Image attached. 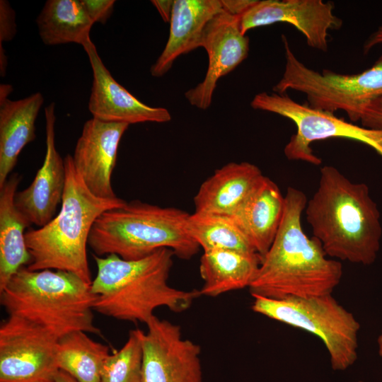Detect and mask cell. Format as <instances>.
I'll return each mask as SVG.
<instances>
[{
  "mask_svg": "<svg viewBox=\"0 0 382 382\" xmlns=\"http://www.w3.org/2000/svg\"><path fill=\"white\" fill-rule=\"evenodd\" d=\"M58 340L38 324L8 315L0 326V382L54 381Z\"/></svg>",
  "mask_w": 382,
  "mask_h": 382,
  "instance_id": "cell-10",
  "label": "cell"
},
{
  "mask_svg": "<svg viewBox=\"0 0 382 382\" xmlns=\"http://www.w3.org/2000/svg\"><path fill=\"white\" fill-rule=\"evenodd\" d=\"M189 214L177 208L141 201L126 202L98 216L88 245L100 257L114 254L135 260L158 249L168 248L177 257L189 260L200 248L187 230Z\"/></svg>",
  "mask_w": 382,
  "mask_h": 382,
  "instance_id": "cell-6",
  "label": "cell"
},
{
  "mask_svg": "<svg viewBox=\"0 0 382 382\" xmlns=\"http://www.w3.org/2000/svg\"><path fill=\"white\" fill-rule=\"evenodd\" d=\"M360 122L364 127L382 129V98L374 100L367 107Z\"/></svg>",
  "mask_w": 382,
  "mask_h": 382,
  "instance_id": "cell-29",
  "label": "cell"
},
{
  "mask_svg": "<svg viewBox=\"0 0 382 382\" xmlns=\"http://www.w3.org/2000/svg\"><path fill=\"white\" fill-rule=\"evenodd\" d=\"M91 284L70 272L23 267L0 292L1 305L8 315L38 324L58 339L74 331L100 335Z\"/></svg>",
  "mask_w": 382,
  "mask_h": 382,
  "instance_id": "cell-5",
  "label": "cell"
},
{
  "mask_svg": "<svg viewBox=\"0 0 382 382\" xmlns=\"http://www.w3.org/2000/svg\"><path fill=\"white\" fill-rule=\"evenodd\" d=\"M285 197L277 185L264 176L231 216L261 257L272 245L281 226Z\"/></svg>",
  "mask_w": 382,
  "mask_h": 382,
  "instance_id": "cell-20",
  "label": "cell"
},
{
  "mask_svg": "<svg viewBox=\"0 0 382 382\" xmlns=\"http://www.w3.org/2000/svg\"><path fill=\"white\" fill-rule=\"evenodd\" d=\"M49 382H54V381H49Z\"/></svg>",
  "mask_w": 382,
  "mask_h": 382,
  "instance_id": "cell-36",
  "label": "cell"
},
{
  "mask_svg": "<svg viewBox=\"0 0 382 382\" xmlns=\"http://www.w3.org/2000/svg\"><path fill=\"white\" fill-rule=\"evenodd\" d=\"M255 109L277 114L292 121L296 127L284 152L289 160L302 161L319 165L321 160L311 148L316 141L343 138L371 146L382 157V129L359 126L337 117L334 113L320 111L301 104L288 95L262 92L250 103Z\"/></svg>",
  "mask_w": 382,
  "mask_h": 382,
  "instance_id": "cell-9",
  "label": "cell"
},
{
  "mask_svg": "<svg viewBox=\"0 0 382 382\" xmlns=\"http://www.w3.org/2000/svg\"><path fill=\"white\" fill-rule=\"evenodd\" d=\"M9 84L0 86V188L9 178L23 149L35 137V120L44 103L40 92L11 100Z\"/></svg>",
  "mask_w": 382,
  "mask_h": 382,
  "instance_id": "cell-18",
  "label": "cell"
},
{
  "mask_svg": "<svg viewBox=\"0 0 382 382\" xmlns=\"http://www.w3.org/2000/svg\"><path fill=\"white\" fill-rule=\"evenodd\" d=\"M7 65L8 59L3 49L2 44H0V74L1 77H4L6 74Z\"/></svg>",
  "mask_w": 382,
  "mask_h": 382,
  "instance_id": "cell-33",
  "label": "cell"
},
{
  "mask_svg": "<svg viewBox=\"0 0 382 382\" xmlns=\"http://www.w3.org/2000/svg\"><path fill=\"white\" fill-rule=\"evenodd\" d=\"M54 382H77V381L67 373L59 370L54 378Z\"/></svg>",
  "mask_w": 382,
  "mask_h": 382,
  "instance_id": "cell-34",
  "label": "cell"
},
{
  "mask_svg": "<svg viewBox=\"0 0 382 382\" xmlns=\"http://www.w3.org/2000/svg\"><path fill=\"white\" fill-rule=\"evenodd\" d=\"M282 40L286 62L281 79L272 88L274 93L301 92L306 95L310 108L330 113L345 111L353 123L361 120L372 102L382 98V55L371 67L357 74L329 69L319 72L296 57L284 35Z\"/></svg>",
  "mask_w": 382,
  "mask_h": 382,
  "instance_id": "cell-7",
  "label": "cell"
},
{
  "mask_svg": "<svg viewBox=\"0 0 382 382\" xmlns=\"http://www.w3.org/2000/svg\"><path fill=\"white\" fill-rule=\"evenodd\" d=\"M304 211L313 237L328 257L364 265L374 262L382 228L365 183H353L335 167L325 166Z\"/></svg>",
  "mask_w": 382,
  "mask_h": 382,
  "instance_id": "cell-2",
  "label": "cell"
},
{
  "mask_svg": "<svg viewBox=\"0 0 382 382\" xmlns=\"http://www.w3.org/2000/svg\"><path fill=\"white\" fill-rule=\"evenodd\" d=\"M222 10L221 0H174L168 39L150 69L151 76H163L178 57L202 47L207 23Z\"/></svg>",
  "mask_w": 382,
  "mask_h": 382,
  "instance_id": "cell-17",
  "label": "cell"
},
{
  "mask_svg": "<svg viewBox=\"0 0 382 382\" xmlns=\"http://www.w3.org/2000/svg\"><path fill=\"white\" fill-rule=\"evenodd\" d=\"M253 311L318 337L333 370L344 371L357 359L360 324L332 294L282 300L253 296Z\"/></svg>",
  "mask_w": 382,
  "mask_h": 382,
  "instance_id": "cell-8",
  "label": "cell"
},
{
  "mask_svg": "<svg viewBox=\"0 0 382 382\" xmlns=\"http://www.w3.org/2000/svg\"><path fill=\"white\" fill-rule=\"evenodd\" d=\"M93 71L88 108L93 118L129 125L143 122L163 123L171 120L164 108L151 107L141 102L114 79L89 38L82 45Z\"/></svg>",
  "mask_w": 382,
  "mask_h": 382,
  "instance_id": "cell-14",
  "label": "cell"
},
{
  "mask_svg": "<svg viewBox=\"0 0 382 382\" xmlns=\"http://www.w3.org/2000/svg\"><path fill=\"white\" fill-rule=\"evenodd\" d=\"M186 227L204 252L226 250L249 255L257 253L231 216L194 212L189 214Z\"/></svg>",
  "mask_w": 382,
  "mask_h": 382,
  "instance_id": "cell-25",
  "label": "cell"
},
{
  "mask_svg": "<svg viewBox=\"0 0 382 382\" xmlns=\"http://www.w3.org/2000/svg\"><path fill=\"white\" fill-rule=\"evenodd\" d=\"M377 345H378V354L381 357H382V329L377 339Z\"/></svg>",
  "mask_w": 382,
  "mask_h": 382,
  "instance_id": "cell-35",
  "label": "cell"
},
{
  "mask_svg": "<svg viewBox=\"0 0 382 382\" xmlns=\"http://www.w3.org/2000/svg\"><path fill=\"white\" fill-rule=\"evenodd\" d=\"M44 44L76 43L81 46L90 37L94 23L81 0H48L36 18Z\"/></svg>",
  "mask_w": 382,
  "mask_h": 382,
  "instance_id": "cell-23",
  "label": "cell"
},
{
  "mask_svg": "<svg viewBox=\"0 0 382 382\" xmlns=\"http://www.w3.org/2000/svg\"><path fill=\"white\" fill-rule=\"evenodd\" d=\"M382 44V25L377 30L372 33L364 45V53L368 52L376 45Z\"/></svg>",
  "mask_w": 382,
  "mask_h": 382,
  "instance_id": "cell-32",
  "label": "cell"
},
{
  "mask_svg": "<svg viewBox=\"0 0 382 382\" xmlns=\"http://www.w3.org/2000/svg\"><path fill=\"white\" fill-rule=\"evenodd\" d=\"M142 337L141 382H202L201 348L181 328L154 316Z\"/></svg>",
  "mask_w": 382,
  "mask_h": 382,
  "instance_id": "cell-11",
  "label": "cell"
},
{
  "mask_svg": "<svg viewBox=\"0 0 382 382\" xmlns=\"http://www.w3.org/2000/svg\"><path fill=\"white\" fill-rule=\"evenodd\" d=\"M66 183L59 214L37 229H29L25 239L30 256L25 266L72 272L91 284L87 247L94 222L104 212L123 206L120 197L104 199L94 195L74 167L72 156L64 158Z\"/></svg>",
  "mask_w": 382,
  "mask_h": 382,
  "instance_id": "cell-4",
  "label": "cell"
},
{
  "mask_svg": "<svg viewBox=\"0 0 382 382\" xmlns=\"http://www.w3.org/2000/svg\"><path fill=\"white\" fill-rule=\"evenodd\" d=\"M46 151L43 164L33 181L25 189L17 192L14 204L30 224L39 228L50 222L62 203L65 183L64 161L55 146V104L45 108Z\"/></svg>",
  "mask_w": 382,
  "mask_h": 382,
  "instance_id": "cell-16",
  "label": "cell"
},
{
  "mask_svg": "<svg viewBox=\"0 0 382 382\" xmlns=\"http://www.w3.org/2000/svg\"><path fill=\"white\" fill-rule=\"evenodd\" d=\"M263 177L251 163H227L201 185L194 197L195 212L231 216Z\"/></svg>",
  "mask_w": 382,
  "mask_h": 382,
  "instance_id": "cell-19",
  "label": "cell"
},
{
  "mask_svg": "<svg viewBox=\"0 0 382 382\" xmlns=\"http://www.w3.org/2000/svg\"><path fill=\"white\" fill-rule=\"evenodd\" d=\"M16 33V14L8 1H0V44L11 40Z\"/></svg>",
  "mask_w": 382,
  "mask_h": 382,
  "instance_id": "cell-28",
  "label": "cell"
},
{
  "mask_svg": "<svg viewBox=\"0 0 382 382\" xmlns=\"http://www.w3.org/2000/svg\"><path fill=\"white\" fill-rule=\"evenodd\" d=\"M129 125L95 118L87 120L72 156L75 168L96 197L116 198L111 183L120 141Z\"/></svg>",
  "mask_w": 382,
  "mask_h": 382,
  "instance_id": "cell-15",
  "label": "cell"
},
{
  "mask_svg": "<svg viewBox=\"0 0 382 382\" xmlns=\"http://www.w3.org/2000/svg\"><path fill=\"white\" fill-rule=\"evenodd\" d=\"M202 47L208 55V67L202 82L189 89L185 96L190 104L207 109L212 100L218 81L232 71L249 52V38L240 28V16L225 10L217 13L207 25Z\"/></svg>",
  "mask_w": 382,
  "mask_h": 382,
  "instance_id": "cell-13",
  "label": "cell"
},
{
  "mask_svg": "<svg viewBox=\"0 0 382 382\" xmlns=\"http://www.w3.org/2000/svg\"><path fill=\"white\" fill-rule=\"evenodd\" d=\"M261 259L257 253L249 255L226 250L204 251L199 263V274L204 282L200 294L215 297L248 288Z\"/></svg>",
  "mask_w": 382,
  "mask_h": 382,
  "instance_id": "cell-22",
  "label": "cell"
},
{
  "mask_svg": "<svg viewBox=\"0 0 382 382\" xmlns=\"http://www.w3.org/2000/svg\"><path fill=\"white\" fill-rule=\"evenodd\" d=\"M283 219L268 251L262 257L248 289L252 296L282 300L332 294L342 277L340 261L328 256L320 243L303 231L302 213L307 198L289 187Z\"/></svg>",
  "mask_w": 382,
  "mask_h": 382,
  "instance_id": "cell-1",
  "label": "cell"
},
{
  "mask_svg": "<svg viewBox=\"0 0 382 382\" xmlns=\"http://www.w3.org/2000/svg\"><path fill=\"white\" fill-rule=\"evenodd\" d=\"M91 21L104 24L113 12L114 0H81Z\"/></svg>",
  "mask_w": 382,
  "mask_h": 382,
  "instance_id": "cell-27",
  "label": "cell"
},
{
  "mask_svg": "<svg viewBox=\"0 0 382 382\" xmlns=\"http://www.w3.org/2000/svg\"><path fill=\"white\" fill-rule=\"evenodd\" d=\"M173 251L161 248L135 260L111 254L92 256L97 274L91 291L97 295L96 312L120 320L147 324L160 307L172 312L187 310L201 296L199 290H183L168 284Z\"/></svg>",
  "mask_w": 382,
  "mask_h": 382,
  "instance_id": "cell-3",
  "label": "cell"
},
{
  "mask_svg": "<svg viewBox=\"0 0 382 382\" xmlns=\"http://www.w3.org/2000/svg\"><path fill=\"white\" fill-rule=\"evenodd\" d=\"M109 354L107 345L92 340L87 332L74 331L59 338L56 359L59 370L77 382H100Z\"/></svg>",
  "mask_w": 382,
  "mask_h": 382,
  "instance_id": "cell-24",
  "label": "cell"
},
{
  "mask_svg": "<svg viewBox=\"0 0 382 382\" xmlns=\"http://www.w3.org/2000/svg\"><path fill=\"white\" fill-rule=\"evenodd\" d=\"M221 1L224 10L233 16L240 17L255 2V0Z\"/></svg>",
  "mask_w": 382,
  "mask_h": 382,
  "instance_id": "cell-30",
  "label": "cell"
},
{
  "mask_svg": "<svg viewBox=\"0 0 382 382\" xmlns=\"http://www.w3.org/2000/svg\"><path fill=\"white\" fill-rule=\"evenodd\" d=\"M333 10L332 2L322 0L255 1L240 17V28L245 35L253 28L287 23L304 35L308 46L327 52L329 30H338L342 25Z\"/></svg>",
  "mask_w": 382,
  "mask_h": 382,
  "instance_id": "cell-12",
  "label": "cell"
},
{
  "mask_svg": "<svg viewBox=\"0 0 382 382\" xmlns=\"http://www.w3.org/2000/svg\"><path fill=\"white\" fill-rule=\"evenodd\" d=\"M143 333L140 329L131 330L123 347L109 354L102 369L100 382H141Z\"/></svg>",
  "mask_w": 382,
  "mask_h": 382,
  "instance_id": "cell-26",
  "label": "cell"
},
{
  "mask_svg": "<svg viewBox=\"0 0 382 382\" xmlns=\"http://www.w3.org/2000/svg\"><path fill=\"white\" fill-rule=\"evenodd\" d=\"M152 4L156 7L165 22H170L174 1L152 0Z\"/></svg>",
  "mask_w": 382,
  "mask_h": 382,
  "instance_id": "cell-31",
  "label": "cell"
},
{
  "mask_svg": "<svg viewBox=\"0 0 382 382\" xmlns=\"http://www.w3.org/2000/svg\"><path fill=\"white\" fill-rule=\"evenodd\" d=\"M21 180L19 174L13 173L0 188V292L30 261L25 239V229L30 224L14 204Z\"/></svg>",
  "mask_w": 382,
  "mask_h": 382,
  "instance_id": "cell-21",
  "label": "cell"
}]
</instances>
